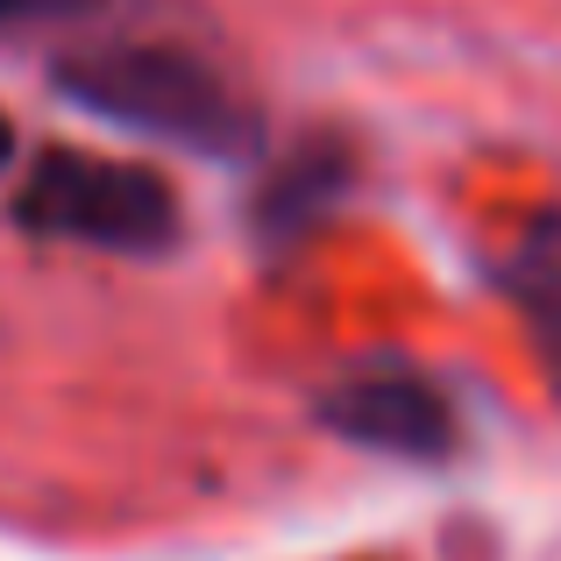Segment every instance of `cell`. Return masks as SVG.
<instances>
[{"label":"cell","mask_w":561,"mask_h":561,"mask_svg":"<svg viewBox=\"0 0 561 561\" xmlns=\"http://www.w3.org/2000/svg\"><path fill=\"white\" fill-rule=\"evenodd\" d=\"M497 285L519 306L526 334H534L540 363H548V377L561 391V214H534L512 234L505 263H497Z\"/></svg>","instance_id":"obj_5"},{"label":"cell","mask_w":561,"mask_h":561,"mask_svg":"<svg viewBox=\"0 0 561 561\" xmlns=\"http://www.w3.org/2000/svg\"><path fill=\"white\" fill-rule=\"evenodd\" d=\"M14 220L43 242H79L107 256H171L185 234V214L157 171L93 150H43L14 192Z\"/></svg>","instance_id":"obj_2"},{"label":"cell","mask_w":561,"mask_h":561,"mask_svg":"<svg viewBox=\"0 0 561 561\" xmlns=\"http://www.w3.org/2000/svg\"><path fill=\"white\" fill-rule=\"evenodd\" d=\"M320 426L398 462H440L455 448V405L420 370H356L320 398Z\"/></svg>","instance_id":"obj_3"},{"label":"cell","mask_w":561,"mask_h":561,"mask_svg":"<svg viewBox=\"0 0 561 561\" xmlns=\"http://www.w3.org/2000/svg\"><path fill=\"white\" fill-rule=\"evenodd\" d=\"M100 0H0V36H14V28H50V22H79V14H93Z\"/></svg>","instance_id":"obj_6"},{"label":"cell","mask_w":561,"mask_h":561,"mask_svg":"<svg viewBox=\"0 0 561 561\" xmlns=\"http://www.w3.org/2000/svg\"><path fill=\"white\" fill-rule=\"evenodd\" d=\"M348 185H356V157H348L342 142L334 136L299 142V150L277 164V179L256 192V228L271 234V242H291V234L320 228V220L348 199Z\"/></svg>","instance_id":"obj_4"},{"label":"cell","mask_w":561,"mask_h":561,"mask_svg":"<svg viewBox=\"0 0 561 561\" xmlns=\"http://www.w3.org/2000/svg\"><path fill=\"white\" fill-rule=\"evenodd\" d=\"M8 157H14V122L0 114V171H8Z\"/></svg>","instance_id":"obj_7"},{"label":"cell","mask_w":561,"mask_h":561,"mask_svg":"<svg viewBox=\"0 0 561 561\" xmlns=\"http://www.w3.org/2000/svg\"><path fill=\"white\" fill-rule=\"evenodd\" d=\"M57 93L71 107L100 114L114 128H136V136L179 142L192 157H256L263 122L214 65H199L192 50L171 43H107V50H79L57 65Z\"/></svg>","instance_id":"obj_1"}]
</instances>
